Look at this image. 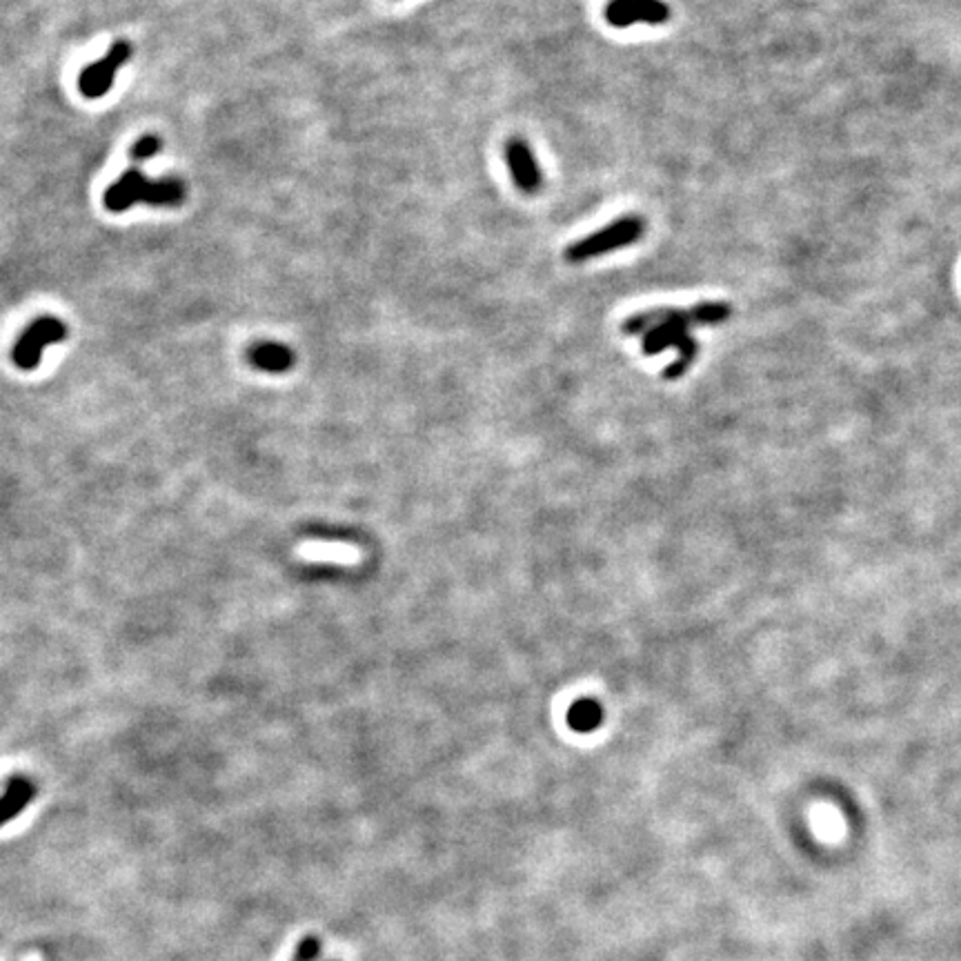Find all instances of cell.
Instances as JSON below:
<instances>
[{"label": "cell", "mask_w": 961, "mask_h": 961, "mask_svg": "<svg viewBox=\"0 0 961 961\" xmlns=\"http://www.w3.org/2000/svg\"><path fill=\"white\" fill-rule=\"evenodd\" d=\"M732 314V307L721 301L699 303L692 310H659L634 314L623 321L621 330L626 334H643V352L657 354L668 348H677L679 359L666 370L668 379L681 376V372L695 361L697 343L690 336L692 325H719Z\"/></svg>", "instance_id": "6da1fadb"}, {"label": "cell", "mask_w": 961, "mask_h": 961, "mask_svg": "<svg viewBox=\"0 0 961 961\" xmlns=\"http://www.w3.org/2000/svg\"><path fill=\"white\" fill-rule=\"evenodd\" d=\"M185 198V185L178 178H163V181H152L143 172L130 170L125 172L118 181L107 187L103 203L110 212H125L136 203L154 205V207H176Z\"/></svg>", "instance_id": "7a4b0ae2"}, {"label": "cell", "mask_w": 961, "mask_h": 961, "mask_svg": "<svg viewBox=\"0 0 961 961\" xmlns=\"http://www.w3.org/2000/svg\"><path fill=\"white\" fill-rule=\"evenodd\" d=\"M643 232H646V223H643L641 216H623V219L610 223L608 227H603V230L572 243L566 250V261L586 263L590 259H597V256L610 254L619 250V247H628L641 241Z\"/></svg>", "instance_id": "3957f363"}, {"label": "cell", "mask_w": 961, "mask_h": 961, "mask_svg": "<svg viewBox=\"0 0 961 961\" xmlns=\"http://www.w3.org/2000/svg\"><path fill=\"white\" fill-rule=\"evenodd\" d=\"M67 336V328L63 321L54 319V316H43V319L34 321L29 328L23 332L21 339L14 345V363L18 368L29 372L36 370L41 365L43 350L47 345L61 343Z\"/></svg>", "instance_id": "277c9868"}, {"label": "cell", "mask_w": 961, "mask_h": 961, "mask_svg": "<svg viewBox=\"0 0 961 961\" xmlns=\"http://www.w3.org/2000/svg\"><path fill=\"white\" fill-rule=\"evenodd\" d=\"M608 25L632 27V25H663L670 21V7L663 0H610L606 5Z\"/></svg>", "instance_id": "5b68a950"}, {"label": "cell", "mask_w": 961, "mask_h": 961, "mask_svg": "<svg viewBox=\"0 0 961 961\" xmlns=\"http://www.w3.org/2000/svg\"><path fill=\"white\" fill-rule=\"evenodd\" d=\"M130 58H132V45L123 41V43H116L110 52L101 58V61L85 67L81 78H78V87H81L83 96L101 98L110 92L118 67L125 65Z\"/></svg>", "instance_id": "8992f818"}, {"label": "cell", "mask_w": 961, "mask_h": 961, "mask_svg": "<svg viewBox=\"0 0 961 961\" xmlns=\"http://www.w3.org/2000/svg\"><path fill=\"white\" fill-rule=\"evenodd\" d=\"M505 163H508V170L512 174L514 185L519 187L523 194H537L543 187V174L541 167L534 158L530 145L523 141V138H510L508 145H505Z\"/></svg>", "instance_id": "52a82bcc"}, {"label": "cell", "mask_w": 961, "mask_h": 961, "mask_svg": "<svg viewBox=\"0 0 961 961\" xmlns=\"http://www.w3.org/2000/svg\"><path fill=\"white\" fill-rule=\"evenodd\" d=\"M36 795V786L27 777H12L7 781L5 792L0 795V828L9 824L16 815L29 806V801Z\"/></svg>", "instance_id": "ba28073f"}, {"label": "cell", "mask_w": 961, "mask_h": 961, "mask_svg": "<svg viewBox=\"0 0 961 961\" xmlns=\"http://www.w3.org/2000/svg\"><path fill=\"white\" fill-rule=\"evenodd\" d=\"M250 361L263 372H287L294 365V352L281 343H256Z\"/></svg>", "instance_id": "9c48e42d"}, {"label": "cell", "mask_w": 961, "mask_h": 961, "mask_svg": "<svg viewBox=\"0 0 961 961\" xmlns=\"http://www.w3.org/2000/svg\"><path fill=\"white\" fill-rule=\"evenodd\" d=\"M314 554H310L312 559H323V561H339V563H352L359 559V550H354L350 546H343V543H316Z\"/></svg>", "instance_id": "30bf717a"}, {"label": "cell", "mask_w": 961, "mask_h": 961, "mask_svg": "<svg viewBox=\"0 0 961 961\" xmlns=\"http://www.w3.org/2000/svg\"><path fill=\"white\" fill-rule=\"evenodd\" d=\"M599 719H601L599 708L594 706V703H588V701L577 703V706H574L572 712H570V723L579 732H586V730L594 728L599 723Z\"/></svg>", "instance_id": "8fae6325"}, {"label": "cell", "mask_w": 961, "mask_h": 961, "mask_svg": "<svg viewBox=\"0 0 961 961\" xmlns=\"http://www.w3.org/2000/svg\"><path fill=\"white\" fill-rule=\"evenodd\" d=\"M323 953V941L316 935H305L296 946L292 961H319Z\"/></svg>", "instance_id": "7c38bea8"}, {"label": "cell", "mask_w": 961, "mask_h": 961, "mask_svg": "<svg viewBox=\"0 0 961 961\" xmlns=\"http://www.w3.org/2000/svg\"><path fill=\"white\" fill-rule=\"evenodd\" d=\"M158 152H161V141H158L156 136H143L141 141L134 145L132 158H134V161H145V158H150Z\"/></svg>", "instance_id": "4fadbf2b"}]
</instances>
